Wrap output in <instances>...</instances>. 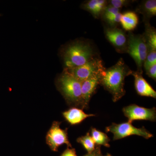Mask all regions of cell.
<instances>
[{
	"instance_id": "cell-1",
	"label": "cell",
	"mask_w": 156,
	"mask_h": 156,
	"mask_svg": "<svg viewBox=\"0 0 156 156\" xmlns=\"http://www.w3.org/2000/svg\"><path fill=\"white\" fill-rule=\"evenodd\" d=\"M132 71L122 58L115 65L103 71L100 85L112 94L114 102L119 100L126 94L125 78L131 75Z\"/></svg>"
},
{
	"instance_id": "cell-2",
	"label": "cell",
	"mask_w": 156,
	"mask_h": 156,
	"mask_svg": "<svg viewBox=\"0 0 156 156\" xmlns=\"http://www.w3.org/2000/svg\"><path fill=\"white\" fill-rule=\"evenodd\" d=\"M93 47L89 42L78 41L68 45L63 53L62 58L65 68H71L83 65L95 57Z\"/></svg>"
},
{
	"instance_id": "cell-3",
	"label": "cell",
	"mask_w": 156,
	"mask_h": 156,
	"mask_svg": "<svg viewBox=\"0 0 156 156\" xmlns=\"http://www.w3.org/2000/svg\"><path fill=\"white\" fill-rule=\"evenodd\" d=\"M57 86L67 103L81 107V82L64 70L57 79Z\"/></svg>"
},
{
	"instance_id": "cell-4",
	"label": "cell",
	"mask_w": 156,
	"mask_h": 156,
	"mask_svg": "<svg viewBox=\"0 0 156 156\" xmlns=\"http://www.w3.org/2000/svg\"><path fill=\"white\" fill-rule=\"evenodd\" d=\"M128 53L136 63L138 72L143 73V64L148 52V48L144 35L129 32L128 36Z\"/></svg>"
},
{
	"instance_id": "cell-5",
	"label": "cell",
	"mask_w": 156,
	"mask_h": 156,
	"mask_svg": "<svg viewBox=\"0 0 156 156\" xmlns=\"http://www.w3.org/2000/svg\"><path fill=\"white\" fill-rule=\"evenodd\" d=\"M105 69L102 60L95 57L83 65L71 68H64V70L82 83L92 76Z\"/></svg>"
},
{
	"instance_id": "cell-6",
	"label": "cell",
	"mask_w": 156,
	"mask_h": 156,
	"mask_svg": "<svg viewBox=\"0 0 156 156\" xmlns=\"http://www.w3.org/2000/svg\"><path fill=\"white\" fill-rule=\"evenodd\" d=\"M107 132H110L114 134L113 140H118L131 135H137L148 139L153 136V134L147 131L144 127L137 128L127 122L117 124L112 123L111 126L105 128Z\"/></svg>"
},
{
	"instance_id": "cell-7",
	"label": "cell",
	"mask_w": 156,
	"mask_h": 156,
	"mask_svg": "<svg viewBox=\"0 0 156 156\" xmlns=\"http://www.w3.org/2000/svg\"><path fill=\"white\" fill-rule=\"evenodd\" d=\"M61 123L54 121L46 135V143L53 151H58V147L64 144L67 145L68 147H72L68 136L67 129H62Z\"/></svg>"
},
{
	"instance_id": "cell-8",
	"label": "cell",
	"mask_w": 156,
	"mask_h": 156,
	"mask_svg": "<svg viewBox=\"0 0 156 156\" xmlns=\"http://www.w3.org/2000/svg\"><path fill=\"white\" fill-rule=\"evenodd\" d=\"M123 112L125 116L128 118V122L131 123L136 120L154 122L156 119V110L155 107L147 108L132 104L124 107Z\"/></svg>"
},
{
	"instance_id": "cell-9",
	"label": "cell",
	"mask_w": 156,
	"mask_h": 156,
	"mask_svg": "<svg viewBox=\"0 0 156 156\" xmlns=\"http://www.w3.org/2000/svg\"><path fill=\"white\" fill-rule=\"evenodd\" d=\"M105 34L106 38L118 53H127L128 37L122 30L116 27L105 28Z\"/></svg>"
},
{
	"instance_id": "cell-10",
	"label": "cell",
	"mask_w": 156,
	"mask_h": 156,
	"mask_svg": "<svg viewBox=\"0 0 156 156\" xmlns=\"http://www.w3.org/2000/svg\"><path fill=\"white\" fill-rule=\"evenodd\" d=\"M103 71L98 73L87 79L82 83V105L81 108H86L88 106L91 98L100 84Z\"/></svg>"
},
{
	"instance_id": "cell-11",
	"label": "cell",
	"mask_w": 156,
	"mask_h": 156,
	"mask_svg": "<svg viewBox=\"0 0 156 156\" xmlns=\"http://www.w3.org/2000/svg\"><path fill=\"white\" fill-rule=\"evenodd\" d=\"M131 75L134 77L135 89L138 95L156 98V91L143 78L142 73L133 71Z\"/></svg>"
},
{
	"instance_id": "cell-12",
	"label": "cell",
	"mask_w": 156,
	"mask_h": 156,
	"mask_svg": "<svg viewBox=\"0 0 156 156\" xmlns=\"http://www.w3.org/2000/svg\"><path fill=\"white\" fill-rule=\"evenodd\" d=\"M62 115L68 122L73 126L80 124L87 118L95 116V115L87 114L82 109L76 107L63 112Z\"/></svg>"
},
{
	"instance_id": "cell-13",
	"label": "cell",
	"mask_w": 156,
	"mask_h": 156,
	"mask_svg": "<svg viewBox=\"0 0 156 156\" xmlns=\"http://www.w3.org/2000/svg\"><path fill=\"white\" fill-rule=\"evenodd\" d=\"M138 23V16L134 12L127 11L122 14L120 23L125 30H134L136 28Z\"/></svg>"
},
{
	"instance_id": "cell-14",
	"label": "cell",
	"mask_w": 156,
	"mask_h": 156,
	"mask_svg": "<svg viewBox=\"0 0 156 156\" xmlns=\"http://www.w3.org/2000/svg\"><path fill=\"white\" fill-rule=\"evenodd\" d=\"M136 11L141 13L144 19H148L156 15V0H147L143 2L136 9Z\"/></svg>"
},
{
	"instance_id": "cell-15",
	"label": "cell",
	"mask_w": 156,
	"mask_h": 156,
	"mask_svg": "<svg viewBox=\"0 0 156 156\" xmlns=\"http://www.w3.org/2000/svg\"><path fill=\"white\" fill-rule=\"evenodd\" d=\"M145 32L143 35L147 45L148 51L156 50V32L155 29L151 26L148 22H146Z\"/></svg>"
},
{
	"instance_id": "cell-16",
	"label": "cell",
	"mask_w": 156,
	"mask_h": 156,
	"mask_svg": "<svg viewBox=\"0 0 156 156\" xmlns=\"http://www.w3.org/2000/svg\"><path fill=\"white\" fill-rule=\"evenodd\" d=\"M91 131L90 135L95 142V144L99 146H104L107 147H110L109 144L110 140L106 134L98 131L95 128H92Z\"/></svg>"
},
{
	"instance_id": "cell-17",
	"label": "cell",
	"mask_w": 156,
	"mask_h": 156,
	"mask_svg": "<svg viewBox=\"0 0 156 156\" xmlns=\"http://www.w3.org/2000/svg\"><path fill=\"white\" fill-rule=\"evenodd\" d=\"M77 142L81 144L88 153L92 152L95 150V142L89 133H87L85 136H80L78 138Z\"/></svg>"
},
{
	"instance_id": "cell-18",
	"label": "cell",
	"mask_w": 156,
	"mask_h": 156,
	"mask_svg": "<svg viewBox=\"0 0 156 156\" xmlns=\"http://www.w3.org/2000/svg\"><path fill=\"white\" fill-rule=\"evenodd\" d=\"M97 0H90L83 4L82 8L91 13L95 18H98L99 17L97 14Z\"/></svg>"
},
{
	"instance_id": "cell-19",
	"label": "cell",
	"mask_w": 156,
	"mask_h": 156,
	"mask_svg": "<svg viewBox=\"0 0 156 156\" xmlns=\"http://www.w3.org/2000/svg\"><path fill=\"white\" fill-rule=\"evenodd\" d=\"M156 64V50H150L148 52L147 56L143 64L145 70L152 66Z\"/></svg>"
},
{
	"instance_id": "cell-20",
	"label": "cell",
	"mask_w": 156,
	"mask_h": 156,
	"mask_svg": "<svg viewBox=\"0 0 156 156\" xmlns=\"http://www.w3.org/2000/svg\"><path fill=\"white\" fill-rule=\"evenodd\" d=\"M120 10L113 7L110 5H107L103 13L104 18L105 20L112 18L119 13Z\"/></svg>"
},
{
	"instance_id": "cell-21",
	"label": "cell",
	"mask_w": 156,
	"mask_h": 156,
	"mask_svg": "<svg viewBox=\"0 0 156 156\" xmlns=\"http://www.w3.org/2000/svg\"><path fill=\"white\" fill-rule=\"evenodd\" d=\"M131 2V1L128 0H111L109 1L111 5L119 10L124 6L128 5Z\"/></svg>"
},
{
	"instance_id": "cell-22",
	"label": "cell",
	"mask_w": 156,
	"mask_h": 156,
	"mask_svg": "<svg viewBox=\"0 0 156 156\" xmlns=\"http://www.w3.org/2000/svg\"><path fill=\"white\" fill-rule=\"evenodd\" d=\"M122 14L119 12L114 17L105 20L111 26L112 28H115L118 24L120 23Z\"/></svg>"
},
{
	"instance_id": "cell-23",
	"label": "cell",
	"mask_w": 156,
	"mask_h": 156,
	"mask_svg": "<svg viewBox=\"0 0 156 156\" xmlns=\"http://www.w3.org/2000/svg\"><path fill=\"white\" fill-rule=\"evenodd\" d=\"M107 4L108 2L105 0H97V11L98 17L103 14Z\"/></svg>"
},
{
	"instance_id": "cell-24",
	"label": "cell",
	"mask_w": 156,
	"mask_h": 156,
	"mask_svg": "<svg viewBox=\"0 0 156 156\" xmlns=\"http://www.w3.org/2000/svg\"><path fill=\"white\" fill-rule=\"evenodd\" d=\"M147 75L149 77L152 78L154 80H156V64H154L151 66L149 68L146 70Z\"/></svg>"
},
{
	"instance_id": "cell-25",
	"label": "cell",
	"mask_w": 156,
	"mask_h": 156,
	"mask_svg": "<svg viewBox=\"0 0 156 156\" xmlns=\"http://www.w3.org/2000/svg\"><path fill=\"white\" fill-rule=\"evenodd\" d=\"M60 156H77L74 148L67 147Z\"/></svg>"
},
{
	"instance_id": "cell-26",
	"label": "cell",
	"mask_w": 156,
	"mask_h": 156,
	"mask_svg": "<svg viewBox=\"0 0 156 156\" xmlns=\"http://www.w3.org/2000/svg\"><path fill=\"white\" fill-rule=\"evenodd\" d=\"M101 152L100 149V146H98L95 147V150L91 153H88L83 156H98Z\"/></svg>"
},
{
	"instance_id": "cell-27",
	"label": "cell",
	"mask_w": 156,
	"mask_h": 156,
	"mask_svg": "<svg viewBox=\"0 0 156 156\" xmlns=\"http://www.w3.org/2000/svg\"><path fill=\"white\" fill-rule=\"evenodd\" d=\"M98 156H107L106 155H103L102 154H101V152L100 154H99L98 155Z\"/></svg>"
},
{
	"instance_id": "cell-28",
	"label": "cell",
	"mask_w": 156,
	"mask_h": 156,
	"mask_svg": "<svg viewBox=\"0 0 156 156\" xmlns=\"http://www.w3.org/2000/svg\"><path fill=\"white\" fill-rule=\"evenodd\" d=\"M106 156H112L111 155V154H107Z\"/></svg>"
},
{
	"instance_id": "cell-29",
	"label": "cell",
	"mask_w": 156,
	"mask_h": 156,
	"mask_svg": "<svg viewBox=\"0 0 156 156\" xmlns=\"http://www.w3.org/2000/svg\"><path fill=\"white\" fill-rule=\"evenodd\" d=\"M0 16H1V15H0Z\"/></svg>"
}]
</instances>
